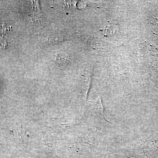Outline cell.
I'll return each mask as SVG.
<instances>
[{
  "instance_id": "6da1fadb",
  "label": "cell",
  "mask_w": 158,
  "mask_h": 158,
  "mask_svg": "<svg viewBox=\"0 0 158 158\" xmlns=\"http://www.w3.org/2000/svg\"><path fill=\"white\" fill-rule=\"evenodd\" d=\"M63 38L62 37H52V38H50L49 39V41L51 44L56 43H59L62 41Z\"/></svg>"
}]
</instances>
